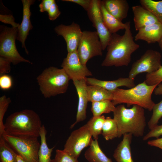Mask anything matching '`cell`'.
Wrapping results in <instances>:
<instances>
[{
    "label": "cell",
    "instance_id": "cell-35",
    "mask_svg": "<svg viewBox=\"0 0 162 162\" xmlns=\"http://www.w3.org/2000/svg\"><path fill=\"white\" fill-rule=\"evenodd\" d=\"M162 135V125H157L154 127L143 137V140H146L150 138L156 137L158 138Z\"/></svg>",
    "mask_w": 162,
    "mask_h": 162
},
{
    "label": "cell",
    "instance_id": "cell-15",
    "mask_svg": "<svg viewBox=\"0 0 162 162\" xmlns=\"http://www.w3.org/2000/svg\"><path fill=\"white\" fill-rule=\"evenodd\" d=\"M78 97V102L76 121L70 127L72 128L78 123L84 120L86 118V109L88 102L87 86L85 79L73 80Z\"/></svg>",
    "mask_w": 162,
    "mask_h": 162
},
{
    "label": "cell",
    "instance_id": "cell-2",
    "mask_svg": "<svg viewBox=\"0 0 162 162\" xmlns=\"http://www.w3.org/2000/svg\"><path fill=\"white\" fill-rule=\"evenodd\" d=\"M113 113V118L118 126V137L128 133L136 137L143 135L146 125L143 108L133 105L131 108H127L121 104L116 107Z\"/></svg>",
    "mask_w": 162,
    "mask_h": 162
},
{
    "label": "cell",
    "instance_id": "cell-11",
    "mask_svg": "<svg viewBox=\"0 0 162 162\" xmlns=\"http://www.w3.org/2000/svg\"><path fill=\"white\" fill-rule=\"evenodd\" d=\"M61 66L70 80L73 81L85 79L92 75L86 65L81 62L77 50L68 52L67 56L63 59Z\"/></svg>",
    "mask_w": 162,
    "mask_h": 162
},
{
    "label": "cell",
    "instance_id": "cell-1",
    "mask_svg": "<svg viewBox=\"0 0 162 162\" xmlns=\"http://www.w3.org/2000/svg\"><path fill=\"white\" fill-rule=\"evenodd\" d=\"M124 34H112L106 47L107 52L101 63L104 67L128 66L132 54L140 47L134 41L130 30V22H126Z\"/></svg>",
    "mask_w": 162,
    "mask_h": 162
},
{
    "label": "cell",
    "instance_id": "cell-39",
    "mask_svg": "<svg viewBox=\"0 0 162 162\" xmlns=\"http://www.w3.org/2000/svg\"><path fill=\"white\" fill-rule=\"evenodd\" d=\"M62 1L77 4L82 6L87 12L90 9L92 2V0H62Z\"/></svg>",
    "mask_w": 162,
    "mask_h": 162
},
{
    "label": "cell",
    "instance_id": "cell-27",
    "mask_svg": "<svg viewBox=\"0 0 162 162\" xmlns=\"http://www.w3.org/2000/svg\"><path fill=\"white\" fill-rule=\"evenodd\" d=\"M17 154L4 140L0 136V160L1 162H17Z\"/></svg>",
    "mask_w": 162,
    "mask_h": 162
},
{
    "label": "cell",
    "instance_id": "cell-6",
    "mask_svg": "<svg viewBox=\"0 0 162 162\" xmlns=\"http://www.w3.org/2000/svg\"><path fill=\"white\" fill-rule=\"evenodd\" d=\"M2 136L10 146L26 162H38V152L40 144L38 137L15 136L6 134Z\"/></svg>",
    "mask_w": 162,
    "mask_h": 162
},
{
    "label": "cell",
    "instance_id": "cell-7",
    "mask_svg": "<svg viewBox=\"0 0 162 162\" xmlns=\"http://www.w3.org/2000/svg\"><path fill=\"white\" fill-rule=\"evenodd\" d=\"M18 28L0 26V57L4 58L13 64L20 62L32 64L28 60L22 57L17 50L16 40L17 39Z\"/></svg>",
    "mask_w": 162,
    "mask_h": 162
},
{
    "label": "cell",
    "instance_id": "cell-30",
    "mask_svg": "<svg viewBox=\"0 0 162 162\" xmlns=\"http://www.w3.org/2000/svg\"><path fill=\"white\" fill-rule=\"evenodd\" d=\"M11 102L10 98L4 95L0 98V136L5 134L3 119Z\"/></svg>",
    "mask_w": 162,
    "mask_h": 162
},
{
    "label": "cell",
    "instance_id": "cell-26",
    "mask_svg": "<svg viewBox=\"0 0 162 162\" xmlns=\"http://www.w3.org/2000/svg\"><path fill=\"white\" fill-rule=\"evenodd\" d=\"M91 111L93 116H102L103 113L113 112L116 107L112 102L110 100H104L92 102Z\"/></svg>",
    "mask_w": 162,
    "mask_h": 162
},
{
    "label": "cell",
    "instance_id": "cell-36",
    "mask_svg": "<svg viewBox=\"0 0 162 162\" xmlns=\"http://www.w3.org/2000/svg\"><path fill=\"white\" fill-rule=\"evenodd\" d=\"M47 12L49 19L50 20H55L59 16L61 13L55 1L52 4Z\"/></svg>",
    "mask_w": 162,
    "mask_h": 162
},
{
    "label": "cell",
    "instance_id": "cell-25",
    "mask_svg": "<svg viewBox=\"0 0 162 162\" xmlns=\"http://www.w3.org/2000/svg\"><path fill=\"white\" fill-rule=\"evenodd\" d=\"M101 134L106 140L118 137V130L117 123L113 118L106 117L103 124Z\"/></svg>",
    "mask_w": 162,
    "mask_h": 162
},
{
    "label": "cell",
    "instance_id": "cell-9",
    "mask_svg": "<svg viewBox=\"0 0 162 162\" xmlns=\"http://www.w3.org/2000/svg\"><path fill=\"white\" fill-rule=\"evenodd\" d=\"M92 137L86 123L71 132L65 143L63 150L78 158L82 150L90 145Z\"/></svg>",
    "mask_w": 162,
    "mask_h": 162
},
{
    "label": "cell",
    "instance_id": "cell-16",
    "mask_svg": "<svg viewBox=\"0 0 162 162\" xmlns=\"http://www.w3.org/2000/svg\"><path fill=\"white\" fill-rule=\"evenodd\" d=\"M85 79L87 84L89 85L99 86L111 92L119 87L124 86L130 88L136 86L134 80L129 77H120L117 80L111 81L102 80L94 78L88 77Z\"/></svg>",
    "mask_w": 162,
    "mask_h": 162
},
{
    "label": "cell",
    "instance_id": "cell-44",
    "mask_svg": "<svg viewBox=\"0 0 162 162\" xmlns=\"http://www.w3.org/2000/svg\"><path fill=\"white\" fill-rule=\"evenodd\" d=\"M158 43L160 48L161 50H162V37L160 41Z\"/></svg>",
    "mask_w": 162,
    "mask_h": 162
},
{
    "label": "cell",
    "instance_id": "cell-3",
    "mask_svg": "<svg viewBox=\"0 0 162 162\" xmlns=\"http://www.w3.org/2000/svg\"><path fill=\"white\" fill-rule=\"evenodd\" d=\"M39 115L31 110H24L9 116L4 124L6 134L15 136L38 137L42 126Z\"/></svg>",
    "mask_w": 162,
    "mask_h": 162
},
{
    "label": "cell",
    "instance_id": "cell-12",
    "mask_svg": "<svg viewBox=\"0 0 162 162\" xmlns=\"http://www.w3.org/2000/svg\"><path fill=\"white\" fill-rule=\"evenodd\" d=\"M100 0H92L91 6L87 12L92 26L96 30L101 43L103 50H105L111 38V34L104 24L100 8Z\"/></svg>",
    "mask_w": 162,
    "mask_h": 162
},
{
    "label": "cell",
    "instance_id": "cell-5",
    "mask_svg": "<svg viewBox=\"0 0 162 162\" xmlns=\"http://www.w3.org/2000/svg\"><path fill=\"white\" fill-rule=\"evenodd\" d=\"M40 90L45 98L65 93L70 79L64 70L54 67L46 68L37 78Z\"/></svg>",
    "mask_w": 162,
    "mask_h": 162
},
{
    "label": "cell",
    "instance_id": "cell-43",
    "mask_svg": "<svg viewBox=\"0 0 162 162\" xmlns=\"http://www.w3.org/2000/svg\"><path fill=\"white\" fill-rule=\"evenodd\" d=\"M17 162H26L19 155L17 154Z\"/></svg>",
    "mask_w": 162,
    "mask_h": 162
},
{
    "label": "cell",
    "instance_id": "cell-41",
    "mask_svg": "<svg viewBox=\"0 0 162 162\" xmlns=\"http://www.w3.org/2000/svg\"><path fill=\"white\" fill-rule=\"evenodd\" d=\"M147 144L151 146L157 147L162 150V138L149 140Z\"/></svg>",
    "mask_w": 162,
    "mask_h": 162
},
{
    "label": "cell",
    "instance_id": "cell-31",
    "mask_svg": "<svg viewBox=\"0 0 162 162\" xmlns=\"http://www.w3.org/2000/svg\"><path fill=\"white\" fill-rule=\"evenodd\" d=\"M152 110V115L148 123L150 130L157 125L159 120L162 117V100L159 103L155 104Z\"/></svg>",
    "mask_w": 162,
    "mask_h": 162
},
{
    "label": "cell",
    "instance_id": "cell-29",
    "mask_svg": "<svg viewBox=\"0 0 162 162\" xmlns=\"http://www.w3.org/2000/svg\"><path fill=\"white\" fill-rule=\"evenodd\" d=\"M141 5L152 12L162 24V1L140 0Z\"/></svg>",
    "mask_w": 162,
    "mask_h": 162
},
{
    "label": "cell",
    "instance_id": "cell-38",
    "mask_svg": "<svg viewBox=\"0 0 162 162\" xmlns=\"http://www.w3.org/2000/svg\"><path fill=\"white\" fill-rule=\"evenodd\" d=\"M0 21L5 24L11 25L12 27L18 28L20 25L19 23L15 22L14 18L12 15H0Z\"/></svg>",
    "mask_w": 162,
    "mask_h": 162
},
{
    "label": "cell",
    "instance_id": "cell-8",
    "mask_svg": "<svg viewBox=\"0 0 162 162\" xmlns=\"http://www.w3.org/2000/svg\"><path fill=\"white\" fill-rule=\"evenodd\" d=\"M102 46L96 31H84L79 43L77 52L82 63L86 65L92 58L103 54Z\"/></svg>",
    "mask_w": 162,
    "mask_h": 162
},
{
    "label": "cell",
    "instance_id": "cell-4",
    "mask_svg": "<svg viewBox=\"0 0 162 162\" xmlns=\"http://www.w3.org/2000/svg\"><path fill=\"white\" fill-rule=\"evenodd\" d=\"M158 85H148L144 81L128 89L118 88L111 92L112 101L115 106L124 103L128 107L137 105L152 111L155 104L152 99V95Z\"/></svg>",
    "mask_w": 162,
    "mask_h": 162
},
{
    "label": "cell",
    "instance_id": "cell-34",
    "mask_svg": "<svg viewBox=\"0 0 162 162\" xmlns=\"http://www.w3.org/2000/svg\"><path fill=\"white\" fill-rule=\"evenodd\" d=\"M13 84L11 77L7 74H4L0 77V88L4 90H8L10 89Z\"/></svg>",
    "mask_w": 162,
    "mask_h": 162
},
{
    "label": "cell",
    "instance_id": "cell-42",
    "mask_svg": "<svg viewBox=\"0 0 162 162\" xmlns=\"http://www.w3.org/2000/svg\"><path fill=\"white\" fill-rule=\"evenodd\" d=\"M154 93L156 95H162V84L160 83L155 88L154 90Z\"/></svg>",
    "mask_w": 162,
    "mask_h": 162
},
{
    "label": "cell",
    "instance_id": "cell-10",
    "mask_svg": "<svg viewBox=\"0 0 162 162\" xmlns=\"http://www.w3.org/2000/svg\"><path fill=\"white\" fill-rule=\"evenodd\" d=\"M161 53L158 51L152 49L147 50L140 59L133 64L128 77L134 79L141 73L151 74L155 72L161 66Z\"/></svg>",
    "mask_w": 162,
    "mask_h": 162
},
{
    "label": "cell",
    "instance_id": "cell-45",
    "mask_svg": "<svg viewBox=\"0 0 162 162\" xmlns=\"http://www.w3.org/2000/svg\"></svg>",
    "mask_w": 162,
    "mask_h": 162
},
{
    "label": "cell",
    "instance_id": "cell-20",
    "mask_svg": "<svg viewBox=\"0 0 162 162\" xmlns=\"http://www.w3.org/2000/svg\"><path fill=\"white\" fill-rule=\"evenodd\" d=\"M132 135L130 133L123 135L122 140L118 145L113 154L116 162H134L130 148Z\"/></svg>",
    "mask_w": 162,
    "mask_h": 162
},
{
    "label": "cell",
    "instance_id": "cell-17",
    "mask_svg": "<svg viewBox=\"0 0 162 162\" xmlns=\"http://www.w3.org/2000/svg\"><path fill=\"white\" fill-rule=\"evenodd\" d=\"M134 21L136 31L146 26L159 22L154 15L141 5L132 7Z\"/></svg>",
    "mask_w": 162,
    "mask_h": 162
},
{
    "label": "cell",
    "instance_id": "cell-24",
    "mask_svg": "<svg viewBox=\"0 0 162 162\" xmlns=\"http://www.w3.org/2000/svg\"><path fill=\"white\" fill-rule=\"evenodd\" d=\"M47 131L44 126L42 125L40 132L41 143L38 152V162H51L52 153L54 148H49L46 142Z\"/></svg>",
    "mask_w": 162,
    "mask_h": 162
},
{
    "label": "cell",
    "instance_id": "cell-37",
    "mask_svg": "<svg viewBox=\"0 0 162 162\" xmlns=\"http://www.w3.org/2000/svg\"><path fill=\"white\" fill-rule=\"evenodd\" d=\"M11 62L8 59L0 57V76L6 74L10 72Z\"/></svg>",
    "mask_w": 162,
    "mask_h": 162
},
{
    "label": "cell",
    "instance_id": "cell-14",
    "mask_svg": "<svg viewBox=\"0 0 162 162\" xmlns=\"http://www.w3.org/2000/svg\"><path fill=\"white\" fill-rule=\"evenodd\" d=\"M23 5V17L21 23L18 28L16 40L22 43V47L24 48L26 53L28 54L25 44V41L28 35L29 31L33 28L30 17L31 13L30 7L35 2L33 0H22Z\"/></svg>",
    "mask_w": 162,
    "mask_h": 162
},
{
    "label": "cell",
    "instance_id": "cell-40",
    "mask_svg": "<svg viewBox=\"0 0 162 162\" xmlns=\"http://www.w3.org/2000/svg\"><path fill=\"white\" fill-rule=\"evenodd\" d=\"M55 0H43L39 4V11L41 12H48Z\"/></svg>",
    "mask_w": 162,
    "mask_h": 162
},
{
    "label": "cell",
    "instance_id": "cell-22",
    "mask_svg": "<svg viewBox=\"0 0 162 162\" xmlns=\"http://www.w3.org/2000/svg\"><path fill=\"white\" fill-rule=\"evenodd\" d=\"M100 8L105 25L111 34L116 33L120 30L125 29L126 22L123 23L110 14L106 9L101 0Z\"/></svg>",
    "mask_w": 162,
    "mask_h": 162
},
{
    "label": "cell",
    "instance_id": "cell-19",
    "mask_svg": "<svg viewBox=\"0 0 162 162\" xmlns=\"http://www.w3.org/2000/svg\"><path fill=\"white\" fill-rule=\"evenodd\" d=\"M105 8L111 14L122 22L128 16L129 8L126 0H104L101 1Z\"/></svg>",
    "mask_w": 162,
    "mask_h": 162
},
{
    "label": "cell",
    "instance_id": "cell-33",
    "mask_svg": "<svg viewBox=\"0 0 162 162\" xmlns=\"http://www.w3.org/2000/svg\"><path fill=\"white\" fill-rule=\"evenodd\" d=\"M54 159L51 162H79L76 158L68 153L63 150L56 149Z\"/></svg>",
    "mask_w": 162,
    "mask_h": 162
},
{
    "label": "cell",
    "instance_id": "cell-18",
    "mask_svg": "<svg viewBox=\"0 0 162 162\" xmlns=\"http://www.w3.org/2000/svg\"><path fill=\"white\" fill-rule=\"evenodd\" d=\"M162 37V24L160 22L140 29L134 37V40H143L148 44L158 43Z\"/></svg>",
    "mask_w": 162,
    "mask_h": 162
},
{
    "label": "cell",
    "instance_id": "cell-32",
    "mask_svg": "<svg viewBox=\"0 0 162 162\" xmlns=\"http://www.w3.org/2000/svg\"><path fill=\"white\" fill-rule=\"evenodd\" d=\"M145 81L149 86L158 85L162 82V66L155 72L147 74Z\"/></svg>",
    "mask_w": 162,
    "mask_h": 162
},
{
    "label": "cell",
    "instance_id": "cell-13",
    "mask_svg": "<svg viewBox=\"0 0 162 162\" xmlns=\"http://www.w3.org/2000/svg\"><path fill=\"white\" fill-rule=\"evenodd\" d=\"M54 31L58 35L64 39L68 52L77 50L82 34L78 24L74 22L69 25L61 24L55 27Z\"/></svg>",
    "mask_w": 162,
    "mask_h": 162
},
{
    "label": "cell",
    "instance_id": "cell-21",
    "mask_svg": "<svg viewBox=\"0 0 162 162\" xmlns=\"http://www.w3.org/2000/svg\"><path fill=\"white\" fill-rule=\"evenodd\" d=\"M89 147L86 151L84 157L89 162H112L100 148L98 140L92 139Z\"/></svg>",
    "mask_w": 162,
    "mask_h": 162
},
{
    "label": "cell",
    "instance_id": "cell-23",
    "mask_svg": "<svg viewBox=\"0 0 162 162\" xmlns=\"http://www.w3.org/2000/svg\"><path fill=\"white\" fill-rule=\"evenodd\" d=\"M87 91L89 102L112 100V92L99 86L87 85Z\"/></svg>",
    "mask_w": 162,
    "mask_h": 162
},
{
    "label": "cell",
    "instance_id": "cell-28",
    "mask_svg": "<svg viewBox=\"0 0 162 162\" xmlns=\"http://www.w3.org/2000/svg\"><path fill=\"white\" fill-rule=\"evenodd\" d=\"M105 118L103 115L92 116L87 123L94 140H98L99 135L102 134V127Z\"/></svg>",
    "mask_w": 162,
    "mask_h": 162
}]
</instances>
